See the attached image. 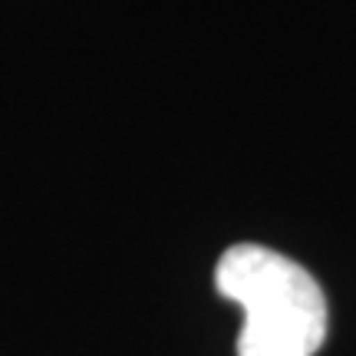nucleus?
Instances as JSON below:
<instances>
[{
    "instance_id": "f257e3e1",
    "label": "nucleus",
    "mask_w": 356,
    "mask_h": 356,
    "mask_svg": "<svg viewBox=\"0 0 356 356\" xmlns=\"http://www.w3.org/2000/svg\"><path fill=\"white\" fill-rule=\"evenodd\" d=\"M215 284L244 310L238 356H314L327 337V297L291 257L264 244H234Z\"/></svg>"
}]
</instances>
